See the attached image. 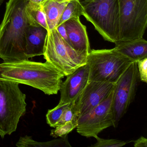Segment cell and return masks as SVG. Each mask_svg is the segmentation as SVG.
<instances>
[{"mask_svg":"<svg viewBox=\"0 0 147 147\" xmlns=\"http://www.w3.org/2000/svg\"><path fill=\"white\" fill-rule=\"evenodd\" d=\"M64 75L48 62L28 60L0 63V79L25 84L50 95L60 91Z\"/></svg>","mask_w":147,"mask_h":147,"instance_id":"cell-1","label":"cell"},{"mask_svg":"<svg viewBox=\"0 0 147 147\" xmlns=\"http://www.w3.org/2000/svg\"><path fill=\"white\" fill-rule=\"evenodd\" d=\"M28 0H9L0 24V58L4 62L28 60L26 35L30 25L26 13Z\"/></svg>","mask_w":147,"mask_h":147,"instance_id":"cell-2","label":"cell"},{"mask_svg":"<svg viewBox=\"0 0 147 147\" xmlns=\"http://www.w3.org/2000/svg\"><path fill=\"white\" fill-rule=\"evenodd\" d=\"M20 83L0 79V136L2 138L16 131L26 111V95Z\"/></svg>","mask_w":147,"mask_h":147,"instance_id":"cell-3","label":"cell"},{"mask_svg":"<svg viewBox=\"0 0 147 147\" xmlns=\"http://www.w3.org/2000/svg\"><path fill=\"white\" fill-rule=\"evenodd\" d=\"M132 61L115 49L91 50L87 57L88 81L116 83Z\"/></svg>","mask_w":147,"mask_h":147,"instance_id":"cell-4","label":"cell"},{"mask_svg":"<svg viewBox=\"0 0 147 147\" xmlns=\"http://www.w3.org/2000/svg\"><path fill=\"white\" fill-rule=\"evenodd\" d=\"M82 16L105 40L114 43L119 41V0H94L83 7Z\"/></svg>","mask_w":147,"mask_h":147,"instance_id":"cell-5","label":"cell"},{"mask_svg":"<svg viewBox=\"0 0 147 147\" xmlns=\"http://www.w3.org/2000/svg\"><path fill=\"white\" fill-rule=\"evenodd\" d=\"M44 58L64 76L74 72L86 63V56L75 50L62 37L56 29L48 31Z\"/></svg>","mask_w":147,"mask_h":147,"instance_id":"cell-6","label":"cell"},{"mask_svg":"<svg viewBox=\"0 0 147 147\" xmlns=\"http://www.w3.org/2000/svg\"><path fill=\"white\" fill-rule=\"evenodd\" d=\"M119 40L142 38L147 26V0H119Z\"/></svg>","mask_w":147,"mask_h":147,"instance_id":"cell-7","label":"cell"},{"mask_svg":"<svg viewBox=\"0 0 147 147\" xmlns=\"http://www.w3.org/2000/svg\"><path fill=\"white\" fill-rule=\"evenodd\" d=\"M114 89L105 100L78 119L76 128L79 134L87 138H94L106 128L116 126L112 109Z\"/></svg>","mask_w":147,"mask_h":147,"instance_id":"cell-8","label":"cell"},{"mask_svg":"<svg viewBox=\"0 0 147 147\" xmlns=\"http://www.w3.org/2000/svg\"><path fill=\"white\" fill-rule=\"evenodd\" d=\"M139 77L137 62H133L116 83L112 102L115 126L134 100Z\"/></svg>","mask_w":147,"mask_h":147,"instance_id":"cell-9","label":"cell"},{"mask_svg":"<svg viewBox=\"0 0 147 147\" xmlns=\"http://www.w3.org/2000/svg\"><path fill=\"white\" fill-rule=\"evenodd\" d=\"M116 83L88 81L75 102L78 119L87 114L105 100L114 90Z\"/></svg>","mask_w":147,"mask_h":147,"instance_id":"cell-10","label":"cell"},{"mask_svg":"<svg viewBox=\"0 0 147 147\" xmlns=\"http://www.w3.org/2000/svg\"><path fill=\"white\" fill-rule=\"evenodd\" d=\"M89 74V67L86 63L67 76L66 80L61 85L59 103L75 102L88 83Z\"/></svg>","mask_w":147,"mask_h":147,"instance_id":"cell-11","label":"cell"},{"mask_svg":"<svg viewBox=\"0 0 147 147\" xmlns=\"http://www.w3.org/2000/svg\"><path fill=\"white\" fill-rule=\"evenodd\" d=\"M70 45L77 52L87 56L91 51L86 27L79 18H73L64 23Z\"/></svg>","mask_w":147,"mask_h":147,"instance_id":"cell-12","label":"cell"},{"mask_svg":"<svg viewBox=\"0 0 147 147\" xmlns=\"http://www.w3.org/2000/svg\"><path fill=\"white\" fill-rule=\"evenodd\" d=\"M48 30L42 26L30 25L26 35V55L27 59L43 55Z\"/></svg>","mask_w":147,"mask_h":147,"instance_id":"cell-13","label":"cell"},{"mask_svg":"<svg viewBox=\"0 0 147 147\" xmlns=\"http://www.w3.org/2000/svg\"><path fill=\"white\" fill-rule=\"evenodd\" d=\"M115 44V49L133 62L147 57V42L143 38L119 40Z\"/></svg>","mask_w":147,"mask_h":147,"instance_id":"cell-14","label":"cell"},{"mask_svg":"<svg viewBox=\"0 0 147 147\" xmlns=\"http://www.w3.org/2000/svg\"><path fill=\"white\" fill-rule=\"evenodd\" d=\"M71 0H46L43 9L47 20L49 31L56 29L66 6Z\"/></svg>","mask_w":147,"mask_h":147,"instance_id":"cell-15","label":"cell"},{"mask_svg":"<svg viewBox=\"0 0 147 147\" xmlns=\"http://www.w3.org/2000/svg\"><path fill=\"white\" fill-rule=\"evenodd\" d=\"M25 11L30 25L42 26L49 30L46 16L41 4L28 1L26 6Z\"/></svg>","mask_w":147,"mask_h":147,"instance_id":"cell-16","label":"cell"},{"mask_svg":"<svg viewBox=\"0 0 147 147\" xmlns=\"http://www.w3.org/2000/svg\"><path fill=\"white\" fill-rule=\"evenodd\" d=\"M16 146L18 147H71L67 136L49 142H41L34 141L31 137L27 136L21 137L16 143Z\"/></svg>","mask_w":147,"mask_h":147,"instance_id":"cell-17","label":"cell"},{"mask_svg":"<svg viewBox=\"0 0 147 147\" xmlns=\"http://www.w3.org/2000/svg\"><path fill=\"white\" fill-rule=\"evenodd\" d=\"M83 11V6L78 0H71L63 11L57 26L70 19L80 18V16H82Z\"/></svg>","mask_w":147,"mask_h":147,"instance_id":"cell-18","label":"cell"},{"mask_svg":"<svg viewBox=\"0 0 147 147\" xmlns=\"http://www.w3.org/2000/svg\"><path fill=\"white\" fill-rule=\"evenodd\" d=\"M70 103H59L56 107L49 110L46 114L47 123L51 127L55 128L57 124L61 119L65 109Z\"/></svg>","mask_w":147,"mask_h":147,"instance_id":"cell-19","label":"cell"},{"mask_svg":"<svg viewBox=\"0 0 147 147\" xmlns=\"http://www.w3.org/2000/svg\"><path fill=\"white\" fill-rule=\"evenodd\" d=\"M77 126V121H72L62 124L57 127L55 129L51 130V136L54 137H64L72 131Z\"/></svg>","mask_w":147,"mask_h":147,"instance_id":"cell-20","label":"cell"},{"mask_svg":"<svg viewBox=\"0 0 147 147\" xmlns=\"http://www.w3.org/2000/svg\"><path fill=\"white\" fill-rule=\"evenodd\" d=\"M78 117L76 114L74 102L70 105L65 109L59 122L57 124L56 127L64 123L72 121H77Z\"/></svg>","mask_w":147,"mask_h":147,"instance_id":"cell-21","label":"cell"},{"mask_svg":"<svg viewBox=\"0 0 147 147\" xmlns=\"http://www.w3.org/2000/svg\"><path fill=\"white\" fill-rule=\"evenodd\" d=\"M97 142L96 144L92 145V147H122L127 144V142L118 139H105L96 136L94 137Z\"/></svg>","mask_w":147,"mask_h":147,"instance_id":"cell-22","label":"cell"},{"mask_svg":"<svg viewBox=\"0 0 147 147\" xmlns=\"http://www.w3.org/2000/svg\"><path fill=\"white\" fill-rule=\"evenodd\" d=\"M137 62L139 78L143 82H147V57L138 61Z\"/></svg>","mask_w":147,"mask_h":147,"instance_id":"cell-23","label":"cell"},{"mask_svg":"<svg viewBox=\"0 0 147 147\" xmlns=\"http://www.w3.org/2000/svg\"><path fill=\"white\" fill-rule=\"evenodd\" d=\"M59 34L64 39L65 41L67 43L70 45V42H69V39L67 35V32H66V29H65V26H64V24H62L58 26L56 28Z\"/></svg>","mask_w":147,"mask_h":147,"instance_id":"cell-24","label":"cell"},{"mask_svg":"<svg viewBox=\"0 0 147 147\" xmlns=\"http://www.w3.org/2000/svg\"><path fill=\"white\" fill-rule=\"evenodd\" d=\"M135 147H147V139L144 137L141 136L136 141H133Z\"/></svg>","mask_w":147,"mask_h":147,"instance_id":"cell-25","label":"cell"},{"mask_svg":"<svg viewBox=\"0 0 147 147\" xmlns=\"http://www.w3.org/2000/svg\"><path fill=\"white\" fill-rule=\"evenodd\" d=\"M78 1L83 7L93 1L94 0H78Z\"/></svg>","mask_w":147,"mask_h":147,"instance_id":"cell-26","label":"cell"},{"mask_svg":"<svg viewBox=\"0 0 147 147\" xmlns=\"http://www.w3.org/2000/svg\"><path fill=\"white\" fill-rule=\"evenodd\" d=\"M28 1H30L32 3L37 4H41L44 3L46 0H28Z\"/></svg>","mask_w":147,"mask_h":147,"instance_id":"cell-27","label":"cell"},{"mask_svg":"<svg viewBox=\"0 0 147 147\" xmlns=\"http://www.w3.org/2000/svg\"><path fill=\"white\" fill-rule=\"evenodd\" d=\"M4 0H0V7L2 5V3H3V1H4Z\"/></svg>","mask_w":147,"mask_h":147,"instance_id":"cell-28","label":"cell"}]
</instances>
